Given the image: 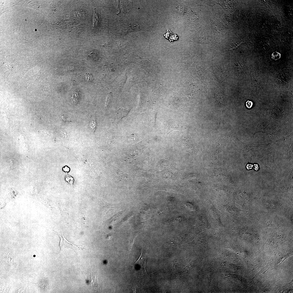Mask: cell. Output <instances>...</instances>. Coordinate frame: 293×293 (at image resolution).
Listing matches in <instances>:
<instances>
[{
	"label": "cell",
	"mask_w": 293,
	"mask_h": 293,
	"mask_svg": "<svg viewBox=\"0 0 293 293\" xmlns=\"http://www.w3.org/2000/svg\"><path fill=\"white\" fill-rule=\"evenodd\" d=\"M161 122L163 125L164 135H167L173 130L181 129V126L176 120L166 119Z\"/></svg>",
	"instance_id": "6da1fadb"
},
{
	"label": "cell",
	"mask_w": 293,
	"mask_h": 293,
	"mask_svg": "<svg viewBox=\"0 0 293 293\" xmlns=\"http://www.w3.org/2000/svg\"><path fill=\"white\" fill-rule=\"evenodd\" d=\"M56 233L60 237V241L59 243V247L61 249V251L65 249H70L73 250L78 255L76 251L79 250H84L85 249L84 248L83 246H81L75 245L69 242L63 236V232L61 236L59 235L58 233Z\"/></svg>",
	"instance_id": "7a4b0ae2"
},
{
	"label": "cell",
	"mask_w": 293,
	"mask_h": 293,
	"mask_svg": "<svg viewBox=\"0 0 293 293\" xmlns=\"http://www.w3.org/2000/svg\"><path fill=\"white\" fill-rule=\"evenodd\" d=\"M126 43H124L119 40H113L106 43L104 45V46L112 49V50H118L121 48L122 47L126 46Z\"/></svg>",
	"instance_id": "3957f363"
},
{
	"label": "cell",
	"mask_w": 293,
	"mask_h": 293,
	"mask_svg": "<svg viewBox=\"0 0 293 293\" xmlns=\"http://www.w3.org/2000/svg\"><path fill=\"white\" fill-rule=\"evenodd\" d=\"M142 30L143 29L139 26L133 24L129 26L126 29L123 30L122 32L123 34L126 35V34L133 31H137Z\"/></svg>",
	"instance_id": "277c9868"
},
{
	"label": "cell",
	"mask_w": 293,
	"mask_h": 293,
	"mask_svg": "<svg viewBox=\"0 0 293 293\" xmlns=\"http://www.w3.org/2000/svg\"><path fill=\"white\" fill-rule=\"evenodd\" d=\"M93 23L94 29H95L99 27L100 23V18L95 8L94 10Z\"/></svg>",
	"instance_id": "5b68a950"
},
{
	"label": "cell",
	"mask_w": 293,
	"mask_h": 293,
	"mask_svg": "<svg viewBox=\"0 0 293 293\" xmlns=\"http://www.w3.org/2000/svg\"><path fill=\"white\" fill-rule=\"evenodd\" d=\"M50 283L46 279H43L38 284V286L46 292L50 287Z\"/></svg>",
	"instance_id": "8992f818"
},
{
	"label": "cell",
	"mask_w": 293,
	"mask_h": 293,
	"mask_svg": "<svg viewBox=\"0 0 293 293\" xmlns=\"http://www.w3.org/2000/svg\"><path fill=\"white\" fill-rule=\"evenodd\" d=\"M244 70V67L239 62L236 63L235 64V71L236 73L239 75L243 73Z\"/></svg>",
	"instance_id": "52a82bcc"
},
{
	"label": "cell",
	"mask_w": 293,
	"mask_h": 293,
	"mask_svg": "<svg viewBox=\"0 0 293 293\" xmlns=\"http://www.w3.org/2000/svg\"><path fill=\"white\" fill-rule=\"evenodd\" d=\"M91 285L92 287L94 289H97L98 287V281L97 279L95 276H92L91 278Z\"/></svg>",
	"instance_id": "ba28073f"
},
{
	"label": "cell",
	"mask_w": 293,
	"mask_h": 293,
	"mask_svg": "<svg viewBox=\"0 0 293 293\" xmlns=\"http://www.w3.org/2000/svg\"><path fill=\"white\" fill-rule=\"evenodd\" d=\"M253 89L256 92H259L260 89V86L258 82L256 80L253 79Z\"/></svg>",
	"instance_id": "9c48e42d"
},
{
	"label": "cell",
	"mask_w": 293,
	"mask_h": 293,
	"mask_svg": "<svg viewBox=\"0 0 293 293\" xmlns=\"http://www.w3.org/2000/svg\"><path fill=\"white\" fill-rule=\"evenodd\" d=\"M135 237H136L135 236V233H132V235H130L129 240V250H130L132 248L134 242Z\"/></svg>",
	"instance_id": "30bf717a"
},
{
	"label": "cell",
	"mask_w": 293,
	"mask_h": 293,
	"mask_svg": "<svg viewBox=\"0 0 293 293\" xmlns=\"http://www.w3.org/2000/svg\"><path fill=\"white\" fill-rule=\"evenodd\" d=\"M66 175L65 177V181L68 182V183L73 187L74 182V178L68 175V173H66Z\"/></svg>",
	"instance_id": "8fae6325"
},
{
	"label": "cell",
	"mask_w": 293,
	"mask_h": 293,
	"mask_svg": "<svg viewBox=\"0 0 293 293\" xmlns=\"http://www.w3.org/2000/svg\"><path fill=\"white\" fill-rule=\"evenodd\" d=\"M119 112V115L120 117L121 118L126 116L128 114V110H126L124 109Z\"/></svg>",
	"instance_id": "7c38bea8"
},
{
	"label": "cell",
	"mask_w": 293,
	"mask_h": 293,
	"mask_svg": "<svg viewBox=\"0 0 293 293\" xmlns=\"http://www.w3.org/2000/svg\"><path fill=\"white\" fill-rule=\"evenodd\" d=\"M280 57V54L279 53L277 52H274L272 54V58L275 60H276V59H279Z\"/></svg>",
	"instance_id": "4fadbf2b"
},
{
	"label": "cell",
	"mask_w": 293,
	"mask_h": 293,
	"mask_svg": "<svg viewBox=\"0 0 293 293\" xmlns=\"http://www.w3.org/2000/svg\"><path fill=\"white\" fill-rule=\"evenodd\" d=\"M90 126L92 129V130H93V132H94L95 130L96 126V123L95 120L92 121L90 124Z\"/></svg>",
	"instance_id": "5bb4252c"
},
{
	"label": "cell",
	"mask_w": 293,
	"mask_h": 293,
	"mask_svg": "<svg viewBox=\"0 0 293 293\" xmlns=\"http://www.w3.org/2000/svg\"><path fill=\"white\" fill-rule=\"evenodd\" d=\"M246 105L248 108L250 109L252 107L253 105V103L252 101H250L249 100H247L246 102Z\"/></svg>",
	"instance_id": "9a60e30c"
},
{
	"label": "cell",
	"mask_w": 293,
	"mask_h": 293,
	"mask_svg": "<svg viewBox=\"0 0 293 293\" xmlns=\"http://www.w3.org/2000/svg\"><path fill=\"white\" fill-rule=\"evenodd\" d=\"M63 171L65 172L66 173H68V172L70 171V168L68 167L65 166L64 167H63Z\"/></svg>",
	"instance_id": "2e32d148"
},
{
	"label": "cell",
	"mask_w": 293,
	"mask_h": 293,
	"mask_svg": "<svg viewBox=\"0 0 293 293\" xmlns=\"http://www.w3.org/2000/svg\"><path fill=\"white\" fill-rule=\"evenodd\" d=\"M112 134H110L109 136H108V144L109 145L110 144V142H111V140L112 136Z\"/></svg>",
	"instance_id": "e0dca14e"
},
{
	"label": "cell",
	"mask_w": 293,
	"mask_h": 293,
	"mask_svg": "<svg viewBox=\"0 0 293 293\" xmlns=\"http://www.w3.org/2000/svg\"><path fill=\"white\" fill-rule=\"evenodd\" d=\"M157 113V111L155 112H153V115L154 119V121H155V120H156V115Z\"/></svg>",
	"instance_id": "ac0fdd59"
},
{
	"label": "cell",
	"mask_w": 293,
	"mask_h": 293,
	"mask_svg": "<svg viewBox=\"0 0 293 293\" xmlns=\"http://www.w3.org/2000/svg\"><path fill=\"white\" fill-rule=\"evenodd\" d=\"M61 117H62V118H63V120L65 121H69L68 118L65 115H61Z\"/></svg>",
	"instance_id": "d6986e66"
}]
</instances>
